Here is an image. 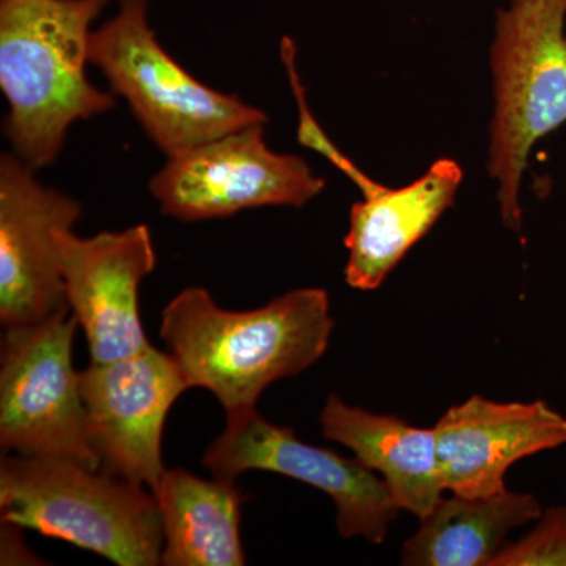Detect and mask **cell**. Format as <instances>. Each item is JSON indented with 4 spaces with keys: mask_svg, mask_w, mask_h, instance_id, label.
<instances>
[{
    "mask_svg": "<svg viewBox=\"0 0 566 566\" xmlns=\"http://www.w3.org/2000/svg\"><path fill=\"white\" fill-rule=\"evenodd\" d=\"M263 123L174 153L150 181L164 214L227 218L260 207H304L323 191L304 159L268 148Z\"/></svg>",
    "mask_w": 566,
    "mask_h": 566,
    "instance_id": "obj_7",
    "label": "cell"
},
{
    "mask_svg": "<svg viewBox=\"0 0 566 566\" xmlns=\"http://www.w3.org/2000/svg\"><path fill=\"white\" fill-rule=\"evenodd\" d=\"M150 491L163 520L161 565H245L240 534L244 495L234 482L166 469Z\"/></svg>",
    "mask_w": 566,
    "mask_h": 566,
    "instance_id": "obj_15",
    "label": "cell"
},
{
    "mask_svg": "<svg viewBox=\"0 0 566 566\" xmlns=\"http://www.w3.org/2000/svg\"><path fill=\"white\" fill-rule=\"evenodd\" d=\"M147 9L148 0H120L118 13L92 32L88 61L167 156L268 122L264 112L207 87L175 62L153 33Z\"/></svg>",
    "mask_w": 566,
    "mask_h": 566,
    "instance_id": "obj_5",
    "label": "cell"
},
{
    "mask_svg": "<svg viewBox=\"0 0 566 566\" xmlns=\"http://www.w3.org/2000/svg\"><path fill=\"white\" fill-rule=\"evenodd\" d=\"M334 326L322 289L294 290L234 312L191 286L166 305L159 333L189 387L210 390L229 415L255 408L268 386L322 359Z\"/></svg>",
    "mask_w": 566,
    "mask_h": 566,
    "instance_id": "obj_1",
    "label": "cell"
},
{
    "mask_svg": "<svg viewBox=\"0 0 566 566\" xmlns=\"http://www.w3.org/2000/svg\"><path fill=\"white\" fill-rule=\"evenodd\" d=\"M76 316L69 304L39 323L7 327L0 348V447L102 469L91 444L81 371L73 367Z\"/></svg>",
    "mask_w": 566,
    "mask_h": 566,
    "instance_id": "obj_6",
    "label": "cell"
},
{
    "mask_svg": "<svg viewBox=\"0 0 566 566\" xmlns=\"http://www.w3.org/2000/svg\"><path fill=\"white\" fill-rule=\"evenodd\" d=\"M433 430L442 488L460 495L501 493L517 461L566 446V417L543 400L495 403L474 395Z\"/></svg>",
    "mask_w": 566,
    "mask_h": 566,
    "instance_id": "obj_12",
    "label": "cell"
},
{
    "mask_svg": "<svg viewBox=\"0 0 566 566\" xmlns=\"http://www.w3.org/2000/svg\"><path fill=\"white\" fill-rule=\"evenodd\" d=\"M323 436L349 447L357 460L385 479L398 509L423 517L444 493L433 428H417L395 416L374 415L331 395Z\"/></svg>",
    "mask_w": 566,
    "mask_h": 566,
    "instance_id": "obj_14",
    "label": "cell"
},
{
    "mask_svg": "<svg viewBox=\"0 0 566 566\" xmlns=\"http://www.w3.org/2000/svg\"><path fill=\"white\" fill-rule=\"evenodd\" d=\"M203 465L230 482L244 472L264 471L323 491L333 499L345 538L363 536L381 545L400 513L385 479L357 458L305 444L292 428L268 422L255 408L227 415L226 430L208 447Z\"/></svg>",
    "mask_w": 566,
    "mask_h": 566,
    "instance_id": "obj_8",
    "label": "cell"
},
{
    "mask_svg": "<svg viewBox=\"0 0 566 566\" xmlns=\"http://www.w3.org/2000/svg\"><path fill=\"white\" fill-rule=\"evenodd\" d=\"M491 566H566V506H553L524 538L506 543Z\"/></svg>",
    "mask_w": 566,
    "mask_h": 566,
    "instance_id": "obj_17",
    "label": "cell"
},
{
    "mask_svg": "<svg viewBox=\"0 0 566 566\" xmlns=\"http://www.w3.org/2000/svg\"><path fill=\"white\" fill-rule=\"evenodd\" d=\"M566 0H512L491 50L495 114L488 170L502 219L520 230V185L535 142L566 123Z\"/></svg>",
    "mask_w": 566,
    "mask_h": 566,
    "instance_id": "obj_4",
    "label": "cell"
},
{
    "mask_svg": "<svg viewBox=\"0 0 566 566\" xmlns=\"http://www.w3.org/2000/svg\"><path fill=\"white\" fill-rule=\"evenodd\" d=\"M109 0H0L6 136L33 169L61 155L70 126L114 107L88 81L91 25Z\"/></svg>",
    "mask_w": 566,
    "mask_h": 566,
    "instance_id": "obj_2",
    "label": "cell"
},
{
    "mask_svg": "<svg viewBox=\"0 0 566 566\" xmlns=\"http://www.w3.org/2000/svg\"><path fill=\"white\" fill-rule=\"evenodd\" d=\"M66 304L87 338L92 363L125 359L150 346L139 315L140 282L155 270L147 226L92 238L55 234Z\"/></svg>",
    "mask_w": 566,
    "mask_h": 566,
    "instance_id": "obj_11",
    "label": "cell"
},
{
    "mask_svg": "<svg viewBox=\"0 0 566 566\" xmlns=\"http://www.w3.org/2000/svg\"><path fill=\"white\" fill-rule=\"evenodd\" d=\"M186 389L188 379L172 353L153 345L81 371L88 439L103 471L151 490L166 471L164 423Z\"/></svg>",
    "mask_w": 566,
    "mask_h": 566,
    "instance_id": "obj_9",
    "label": "cell"
},
{
    "mask_svg": "<svg viewBox=\"0 0 566 566\" xmlns=\"http://www.w3.org/2000/svg\"><path fill=\"white\" fill-rule=\"evenodd\" d=\"M0 520L120 566L161 565L163 520L151 491L66 458L3 457Z\"/></svg>",
    "mask_w": 566,
    "mask_h": 566,
    "instance_id": "obj_3",
    "label": "cell"
},
{
    "mask_svg": "<svg viewBox=\"0 0 566 566\" xmlns=\"http://www.w3.org/2000/svg\"><path fill=\"white\" fill-rule=\"evenodd\" d=\"M81 205L36 180L20 156L0 158V322L39 323L66 305L55 234L73 229Z\"/></svg>",
    "mask_w": 566,
    "mask_h": 566,
    "instance_id": "obj_10",
    "label": "cell"
},
{
    "mask_svg": "<svg viewBox=\"0 0 566 566\" xmlns=\"http://www.w3.org/2000/svg\"><path fill=\"white\" fill-rule=\"evenodd\" d=\"M461 180L463 170L455 161L439 159L405 188L387 189L371 181L363 189L364 200L354 203L345 238L348 285L378 289L453 203Z\"/></svg>",
    "mask_w": 566,
    "mask_h": 566,
    "instance_id": "obj_13",
    "label": "cell"
},
{
    "mask_svg": "<svg viewBox=\"0 0 566 566\" xmlns=\"http://www.w3.org/2000/svg\"><path fill=\"white\" fill-rule=\"evenodd\" d=\"M543 510L532 494H452L441 497L408 542L403 565L491 566L506 545V535L538 521Z\"/></svg>",
    "mask_w": 566,
    "mask_h": 566,
    "instance_id": "obj_16",
    "label": "cell"
}]
</instances>
